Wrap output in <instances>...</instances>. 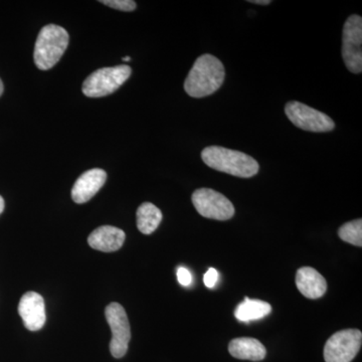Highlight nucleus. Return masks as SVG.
<instances>
[{"instance_id":"1","label":"nucleus","mask_w":362,"mask_h":362,"mask_svg":"<svg viewBox=\"0 0 362 362\" xmlns=\"http://www.w3.org/2000/svg\"><path fill=\"white\" fill-rule=\"evenodd\" d=\"M225 76V68L220 59L211 54H202L188 74L185 82V92L194 98L213 95L223 84Z\"/></svg>"},{"instance_id":"2","label":"nucleus","mask_w":362,"mask_h":362,"mask_svg":"<svg viewBox=\"0 0 362 362\" xmlns=\"http://www.w3.org/2000/svg\"><path fill=\"white\" fill-rule=\"evenodd\" d=\"M202 158L209 168L238 177L249 178L259 173L256 159L237 150L209 146L202 150Z\"/></svg>"},{"instance_id":"3","label":"nucleus","mask_w":362,"mask_h":362,"mask_svg":"<svg viewBox=\"0 0 362 362\" xmlns=\"http://www.w3.org/2000/svg\"><path fill=\"white\" fill-rule=\"evenodd\" d=\"M69 33L56 25H45L40 30L33 52L35 66L42 71L49 70L58 64L69 45Z\"/></svg>"},{"instance_id":"4","label":"nucleus","mask_w":362,"mask_h":362,"mask_svg":"<svg viewBox=\"0 0 362 362\" xmlns=\"http://www.w3.org/2000/svg\"><path fill=\"white\" fill-rule=\"evenodd\" d=\"M131 73L132 70L127 65L99 69L86 78L83 93L90 98L108 96L129 78Z\"/></svg>"},{"instance_id":"5","label":"nucleus","mask_w":362,"mask_h":362,"mask_svg":"<svg viewBox=\"0 0 362 362\" xmlns=\"http://www.w3.org/2000/svg\"><path fill=\"white\" fill-rule=\"evenodd\" d=\"M192 199L197 213L204 218L228 221L235 214V207L230 199L211 188H199L195 190Z\"/></svg>"},{"instance_id":"6","label":"nucleus","mask_w":362,"mask_h":362,"mask_svg":"<svg viewBox=\"0 0 362 362\" xmlns=\"http://www.w3.org/2000/svg\"><path fill=\"white\" fill-rule=\"evenodd\" d=\"M285 113L296 127L309 132H329L335 128L329 116L300 102L286 104Z\"/></svg>"},{"instance_id":"7","label":"nucleus","mask_w":362,"mask_h":362,"mask_svg":"<svg viewBox=\"0 0 362 362\" xmlns=\"http://www.w3.org/2000/svg\"><path fill=\"white\" fill-rule=\"evenodd\" d=\"M362 333L358 329L338 331L324 346L326 362H351L361 347Z\"/></svg>"},{"instance_id":"8","label":"nucleus","mask_w":362,"mask_h":362,"mask_svg":"<svg viewBox=\"0 0 362 362\" xmlns=\"http://www.w3.org/2000/svg\"><path fill=\"white\" fill-rule=\"evenodd\" d=\"M362 18L354 14L343 28L342 57L345 66L354 74L362 71Z\"/></svg>"},{"instance_id":"9","label":"nucleus","mask_w":362,"mask_h":362,"mask_svg":"<svg viewBox=\"0 0 362 362\" xmlns=\"http://www.w3.org/2000/svg\"><path fill=\"white\" fill-rule=\"evenodd\" d=\"M105 315L112 331L111 354L115 358H121L127 354L131 339L130 324L127 314L120 304L113 302L105 309Z\"/></svg>"},{"instance_id":"10","label":"nucleus","mask_w":362,"mask_h":362,"mask_svg":"<svg viewBox=\"0 0 362 362\" xmlns=\"http://www.w3.org/2000/svg\"><path fill=\"white\" fill-rule=\"evenodd\" d=\"M18 313L23 318L26 329L30 331L42 329L47 319L44 298L35 292L25 293L21 297L20 305H18Z\"/></svg>"},{"instance_id":"11","label":"nucleus","mask_w":362,"mask_h":362,"mask_svg":"<svg viewBox=\"0 0 362 362\" xmlns=\"http://www.w3.org/2000/svg\"><path fill=\"white\" fill-rule=\"evenodd\" d=\"M107 180L106 171L93 168L86 171L76 181L71 189V199L76 204H85L98 194Z\"/></svg>"},{"instance_id":"12","label":"nucleus","mask_w":362,"mask_h":362,"mask_svg":"<svg viewBox=\"0 0 362 362\" xmlns=\"http://www.w3.org/2000/svg\"><path fill=\"white\" fill-rule=\"evenodd\" d=\"M126 235L115 226H103L96 228L88 238L90 247L98 251L111 252L118 251L125 242Z\"/></svg>"},{"instance_id":"13","label":"nucleus","mask_w":362,"mask_h":362,"mask_svg":"<svg viewBox=\"0 0 362 362\" xmlns=\"http://www.w3.org/2000/svg\"><path fill=\"white\" fill-rule=\"evenodd\" d=\"M296 285L300 293L309 299H318L327 291L325 278L310 267H303L297 271Z\"/></svg>"},{"instance_id":"14","label":"nucleus","mask_w":362,"mask_h":362,"mask_svg":"<svg viewBox=\"0 0 362 362\" xmlns=\"http://www.w3.org/2000/svg\"><path fill=\"white\" fill-rule=\"evenodd\" d=\"M230 356L242 361H261L266 357V347L258 339L235 338L228 344Z\"/></svg>"},{"instance_id":"15","label":"nucleus","mask_w":362,"mask_h":362,"mask_svg":"<svg viewBox=\"0 0 362 362\" xmlns=\"http://www.w3.org/2000/svg\"><path fill=\"white\" fill-rule=\"evenodd\" d=\"M271 311V305L267 302L246 297L235 309V316L242 322H250L268 316Z\"/></svg>"},{"instance_id":"16","label":"nucleus","mask_w":362,"mask_h":362,"mask_svg":"<svg viewBox=\"0 0 362 362\" xmlns=\"http://www.w3.org/2000/svg\"><path fill=\"white\" fill-rule=\"evenodd\" d=\"M137 228L144 235L156 232L162 221L160 209L153 204L144 202L137 209Z\"/></svg>"},{"instance_id":"17","label":"nucleus","mask_w":362,"mask_h":362,"mask_svg":"<svg viewBox=\"0 0 362 362\" xmlns=\"http://www.w3.org/2000/svg\"><path fill=\"white\" fill-rule=\"evenodd\" d=\"M340 239L356 247L362 246V221H349L344 223L338 230Z\"/></svg>"},{"instance_id":"18","label":"nucleus","mask_w":362,"mask_h":362,"mask_svg":"<svg viewBox=\"0 0 362 362\" xmlns=\"http://www.w3.org/2000/svg\"><path fill=\"white\" fill-rule=\"evenodd\" d=\"M101 4L122 11H133L136 9V2L132 0H102Z\"/></svg>"},{"instance_id":"19","label":"nucleus","mask_w":362,"mask_h":362,"mask_svg":"<svg viewBox=\"0 0 362 362\" xmlns=\"http://www.w3.org/2000/svg\"><path fill=\"white\" fill-rule=\"evenodd\" d=\"M177 279L178 282H180V285H182L183 287H188V286L192 284V274H190V272L188 271L187 269L183 268V267H180L177 270Z\"/></svg>"},{"instance_id":"20","label":"nucleus","mask_w":362,"mask_h":362,"mask_svg":"<svg viewBox=\"0 0 362 362\" xmlns=\"http://www.w3.org/2000/svg\"><path fill=\"white\" fill-rule=\"evenodd\" d=\"M218 280V273L216 269L209 268V271L206 272V275H204V284H206L207 288H214L216 286V282Z\"/></svg>"},{"instance_id":"21","label":"nucleus","mask_w":362,"mask_h":362,"mask_svg":"<svg viewBox=\"0 0 362 362\" xmlns=\"http://www.w3.org/2000/svg\"><path fill=\"white\" fill-rule=\"evenodd\" d=\"M250 2L254 4H261V6H268L272 1H270V0H252V1Z\"/></svg>"},{"instance_id":"22","label":"nucleus","mask_w":362,"mask_h":362,"mask_svg":"<svg viewBox=\"0 0 362 362\" xmlns=\"http://www.w3.org/2000/svg\"><path fill=\"white\" fill-rule=\"evenodd\" d=\"M4 209V199H2L1 195H0V214H2Z\"/></svg>"},{"instance_id":"23","label":"nucleus","mask_w":362,"mask_h":362,"mask_svg":"<svg viewBox=\"0 0 362 362\" xmlns=\"http://www.w3.org/2000/svg\"><path fill=\"white\" fill-rule=\"evenodd\" d=\"M2 93H4V83H2L1 78H0V96H1Z\"/></svg>"},{"instance_id":"24","label":"nucleus","mask_w":362,"mask_h":362,"mask_svg":"<svg viewBox=\"0 0 362 362\" xmlns=\"http://www.w3.org/2000/svg\"><path fill=\"white\" fill-rule=\"evenodd\" d=\"M123 61L129 62L131 61V58L130 57H125V58H123Z\"/></svg>"}]
</instances>
